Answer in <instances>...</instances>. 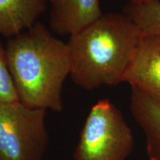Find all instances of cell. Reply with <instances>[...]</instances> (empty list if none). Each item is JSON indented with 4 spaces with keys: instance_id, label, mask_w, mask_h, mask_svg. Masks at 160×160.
<instances>
[{
    "instance_id": "6da1fadb",
    "label": "cell",
    "mask_w": 160,
    "mask_h": 160,
    "mask_svg": "<svg viewBox=\"0 0 160 160\" xmlns=\"http://www.w3.org/2000/svg\"><path fill=\"white\" fill-rule=\"evenodd\" d=\"M5 49L20 102L33 108L62 111L63 84L71 71L67 43L37 22L10 38Z\"/></svg>"
},
{
    "instance_id": "7a4b0ae2",
    "label": "cell",
    "mask_w": 160,
    "mask_h": 160,
    "mask_svg": "<svg viewBox=\"0 0 160 160\" xmlns=\"http://www.w3.org/2000/svg\"><path fill=\"white\" fill-rule=\"evenodd\" d=\"M124 13H108L70 36L67 43L73 82L85 90L123 82L141 39Z\"/></svg>"
},
{
    "instance_id": "3957f363",
    "label": "cell",
    "mask_w": 160,
    "mask_h": 160,
    "mask_svg": "<svg viewBox=\"0 0 160 160\" xmlns=\"http://www.w3.org/2000/svg\"><path fill=\"white\" fill-rule=\"evenodd\" d=\"M134 137L122 112L107 99L92 106L79 135L73 160H126Z\"/></svg>"
},
{
    "instance_id": "277c9868",
    "label": "cell",
    "mask_w": 160,
    "mask_h": 160,
    "mask_svg": "<svg viewBox=\"0 0 160 160\" xmlns=\"http://www.w3.org/2000/svg\"><path fill=\"white\" fill-rule=\"evenodd\" d=\"M44 109L0 102V160H42L49 143Z\"/></svg>"
},
{
    "instance_id": "5b68a950",
    "label": "cell",
    "mask_w": 160,
    "mask_h": 160,
    "mask_svg": "<svg viewBox=\"0 0 160 160\" xmlns=\"http://www.w3.org/2000/svg\"><path fill=\"white\" fill-rule=\"evenodd\" d=\"M123 82L160 103V37L142 36Z\"/></svg>"
},
{
    "instance_id": "8992f818",
    "label": "cell",
    "mask_w": 160,
    "mask_h": 160,
    "mask_svg": "<svg viewBox=\"0 0 160 160\" xmlns=\"http://www.w3.org/2000/svg\"><path fill=\"white\" fill-rule=\"evenodd\" d=\"M51 4L50 25L59 35L74 34L103 14L99 0H54Z\"/></svg>"
},
{
    "instance_id": "52a82bcc",
    "label": "cell",
    "mask_w": 160,
    "mask_h": 160,
    "mask_svg": "<svg viewBox=\"0 0 160 160\" xmlns=\"http://www.w3.org/2000/svg\"><path fill=\"white\" fill-rule=\"evenodd\" d=\"M130 109L145 134L149 160H160V103L139 89L131 87Z\"/></svg>"
},
{
    "instance_id": "ba28073f",
    "label": "cell",
    "mask_w": 160,
    "mask_h": 160,
    "mask_svg": "<svg viewBox=\"0 0 160 160\" xmlns=\"http://www.w3.org/2000/svg\"><path fill=\"white\" fill-rule=\"evenodd\" d=\"M47 0H0V35L15 37L31 28L45 11Z\"/></svg>"
},
{
    "instance_id": "9c48e42d",
    "label": "cell",
    "mask_w": 160,
    "mask_h": 160,
    "mask_svg": "<svg viewBox=\"0 0 160 160\" xmlns=\"http://www.w3.org/2000/svg\"><path fill=\"white\" fill-rule=\"evenodd\" d=\"M123 13L137 25L142 36L160 37V1L127 4Z\"/></svg>"
},
{
    "instance_id": "30bf717a",
    "label": "cell",
    "mask_w": 160,
    "mask_h": 160,
    "mask_svg": "<svg viewBox=\"0 0 160 160\" xmlns=\"http://www.w3.org/2000/svg\"><path fill=\"white\" fill-rule=\"evenodd\" d=\"M0 102H19L17 88L10 71L6 49L0 41Z\"/></svg>"
},
{
    "instance_id": "8fae6325",
    "label": "cell",
    "mask_w": 160,
    "mask_h": 160,
    "mask_svg": "<svg viewBox=\"0 0 160 160\" xmlns=\"http://www.w3.org/2000/svg\"><path fill=\"white\" fill-rule=\"evenodd\" d=\"M130 3H143L146 2L151 1V0H128Z\"/></svg>"
},
{
    "instance_id": "7c38bea8",
    "label": "cell",
    "mask_w": 160,
    "mask_h": 160,
    "mask_svg": "<svg viewBox=\"0 0 160 160\" xmlns=\"http://www.w3.org/2000/svg\"><path fill=\"white\" fill-rule=\"evenodd\" d=\"M47 1H49V2H51L54 1V0H47Z\"/></svg>"
}]
</instances>
